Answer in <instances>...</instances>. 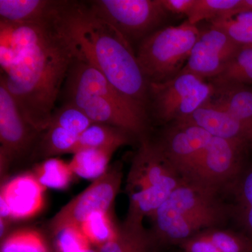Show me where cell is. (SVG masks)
<instances>
[{
    "instance_id": "30",
    "label": "cell",
    "mask_w": 252,
    "mask_h": 252,
    "mask_svg": "<svg viewBox=\"0 0 252 252\" xmlns=\"http://www.w3.org/2000/svg\"><path fill=\"white\" fill-rule=\"evenodd\" d=\"M210 25L224 32L238 45H252V28L238 22L233 17L212 21Z\"/></svg>"
},
{
    "instance_id": "10",
    "label": "cell",
    "mask_w": 252,
    "mask_h": 252,
    "mask_svg": "<svg viewBox=\"0 0 252 252\" xmlns=\"http://www.w3.org/2000/svg\"><path fill=\"white\" fill-rule=\"evenodd\" d=\"M185 182L172 167L158 143L141 141L127 175V193L153 187L175 190Z\"/></svg>"
},
{
    "instance_id": "24",
    "label": "cell",
    "mask_w": 252,
    "mask_h": 252,
    "mask_svg": "<svg viewBox=\"0 0 252 252\" xmlns=\"http://www.w3.org/2000/svg\"><path fill=\"white\" fill-rule=\"evenodd\" d=\"M34 175L46 189H67L74 174L69 163L57 158H49L36 167Z\"/></svg>"
},
{
    "instance_id": "31",
    "label": "cell",
    "mask_w": 252,
    "mask_h": 252,
    "mask_svg": "<svg viewBox=\"0 0 252 252\" xmlns=\"http://www.w3.org/2000/svg\"><path fill=\"white\" fill-rule=\"evenodd\" d=\"M180 246L185 252H220L202 232L181 243Z\"/></svg>"
},
{
    "instance_id": "5",
    "label": "cell",
    "mask_w": 252,
    "mask_h": 252,
    "mask_svg": "<svg viewBox=\"0 0 252 252\" xmlns=\"http://www.w3.org/2000/svg\"><path fill=\"white\" fill-rule=\"evenodd\" d=\"M200 33L196 25L186 21L144 38L136 56L149 84L163 82L177 76L185 67Z\"/></svg>"
},
{
    "instance_id": "22",
    "label": "cell",
    "mask_w": 252,
    "mask_h": 252,
    "mask_svg": "<svg viewBox=\"0 0 252 252\" xmlns=\"http://www.w3.org/2000/svg\"><path fill=\"white\" fill-rule=\"evenodd\" d=\"M244 11L243 0H195L187 18L189 23L210 22L230 18Z\"/></svg>"
},
{
    "instance_id": "23",
    "label": "cell",
    "mask_w": 252,
    "mask_h": 252,
    "mask_svg": "<svg viewBox=\"0 0 252 252\" xmlns=\"http://www.w3.org/2000/svg\"><path fill=\"white\" fill-rule=\"evenodd\" d=\"M209 81L213 84L252 85V45L240 46L224 70Z\"/></svg>"
},
{
    "instance_id": "4",
    "label": "cell",
    "mask_w": 252,
    "mask_h": 252,
    "mask_svg": "<svg viewBox=\"0 0 252 252\" xmlns=\"http://www.w3.org/2000/svg\"><path fill=\"white\" fill-rule=\"evenodd\" d=\"M67 102L81 109L94 123L141 135L147 127L146 111L132 102L96 68L75 60L65 83Z\"/></svg>"
},
{
    "instance_id": "21",
    "label": "cell",
    "mask_w": 252,
    "mask_h": 252,
    "mask_svg": "<svg viewBox=\"0 0 252 252\" xmlns=\"http://www.w3.org/2000/svg\"><path fill=\"white\" fill-rule=\"evenodd\" d=\"M116 151L112 149H83L74 154L69 166L74 175L81 178L97 180L108 170L109 161Z\"/></svg>"
},
{
    "instance_id": "32",
    "label": "cell",
    "mask_w": 252,
    "mask_h": 252,
    "mask_svg": "<svg viewBox=\"0 0 252 252\" xmlns=\"http://www.w3.org/2000/svg\"><path fill=\"white\" fill-rule=\"evenodd\" d=\"M167 13L185 14L187 16L193 8L195 0H160Z\"/></svg>"
},
{
    "instance_id": "8",
    "label": "cell",
    "mask_w": 252,
    "mask_h": 252,
    "mask_svg": "<svg viewBox=\"0 0 252 252\" xmlns=\"http://www.w3.org/2000/svg\"><path fill=\"white\" fill-rule=\"evenodd\" d=\"M122 178L121 162L109 166L103 175L94 180L55 215L50 223L51 233L70 225L80 228L93 213L109 212L120 190Z\"/></svg>"
},
{
    "instance_id": "14",
    "label": "cell",
    "mask_w": 252,
    "mask_h": 252,
    "mask_svg": "<svg viewBox=\"0 0 252 252\" xmlns=\"http://www.w3.org/2000/svg\"><path fill=\"white\" fill-rule=\"evenodd\" d=\"M46 189L34 174L26 173L1 187L0 195L9 205L11 220H27L42 210Z\"/></svg>"
},
{
    "instance_id": "13",
    "label": "cell",
    "mask_w": 252,
    "mask_h": 252,
    "mask_svg": "<svg viewBox=\"0 0 252 252\" xmlns=\"http://www.w3.org/2000/svg\"><path fill=\"white\" fill-rule=\"evenodd\" d=\"M39 133L26 120L12 94L0 81V159L1 170L27 153Z\"/></svg>"
},
{
    "instance_id": "6",
    "label": "cell",
    "mask_w": 252,
    "mask_h": 252,
    "mask_svg": "<svg viewBox=\"0 0 252 252\" xmlns=\"http://www.w3.org/2000/svg\"><path fill=\"white\" fill-rule=\"evenodd\" d=\"M215 87L191 73L180 72L161 83H150L149 94L156 115L165 123L181 122L210 101Z\"/></svg>"
},
{
    "instance_id": "17",
    "label": "cell",
    "mask_w": 252,
    "mask_h": 252,
    "mask_svg": "<svg viewBox=\"0 0 252 252\" xmlns=\"http://www.w3.org/2000/svg\"><path fill=\"white\" fill-rule=\"evenodd\" d=\"M213 86L215 92L209 102L226 111L252 129V88L240 84Z\"/></svg>"
},
{
    "instance_id": "34",
    "label": "cell",
    "mask_w": 252,
    "mask_h": 252,
    "mask_svg": "<svg viewBox=\"0 0 252 252\" xmlns=\"http://www.w3.org/2000/svg\"><path fill=\"white\" fill-rule=\"evenodd\" d=\"M243 3L244 11H252V0H243Z\"/></svg>"
},
{
    "instance_id": "26",
    "label": "cell",
    "mask_w": 252,
    "mask_h": 252,
    "mask_svg": "<svg viewBox=\"0 0 252 252\" xmlns=\"http://www.w3.org/2000/svg\"><path fill=\"white\" fill-rule=\"evenodd\" d=\"M1 252H50V248L37 230L21 229L5 237Z\"/></svg>"
},
{
    "instance_id": "7",
    "label": "cell",
    "mask_w": 252,
    "mask_h": 252,
    "mask_svg": "<svg viewBox=\"0 0 252 252\" xmlns=\"http://www.w3.org/2000/svg\"><path fill=\"white\" fill-rule=\"evenodd\" d=\"M89 8L130 42L153 32L168 14L160 0H97Z\"/></svg>"
},
{
    "instance_id": "16",
    "label": "cell",
    "mask_w": 252,
    "mask_h": 252,
    "mask_svg": "<svg viewBox=\"0 0 252 252\" xmlns=\"http://www.w3.org/2000/svg\"><path fill=\"white\" fill-rule=\"evenodd\" d=\"M65 1L0 0L2 21L16 23H41L59 16Z\"/></svg>"
},
{
    "instance_id": "1",
    "label": "cell",
    "mask_w": 252,
    "mask_h": 252,
    "mask_svg": "<svg viewBox=\"0 0 252 252\" xmlns=\"http://www.w3.org/2000/svg\"><path fill=\"white\" fill-rule=\"evenodd\" d=\"M58 18L41 23L0 21V81L26 120L39 132L49 127L74 59Z\"/></svg>"
},
{
    "instance_id": "11",
    "label": "cell",
    "mask_w": 252,
    "mask_h": 252,
    "mask_svg": "<svg viewBox=\"0 0 252 252\" xmlns=\"http://www.w3.org/2000/svg\"><path fill=\"white\" fill-rule=\"evenodd\" d=\"M212 138L200 127L176 122L164 132L158 144L176 171L189 182Z\"/></svg>"
},
{
    "instance_id": "28",
    "label": "cell",
    "mask_w": 252,
    "mask_h": 252,
    "mask_svg": "<svg viewBox=\"0 0 252 252\" xmlns=\"http://www.w3.org/2000/svg\"><path fill=\"white\" fill-rule=\"evenodd\" d=\"M201 232L220 252H252V240L244 233L223 228Z\"/></svg>"
},
{
    "instance_id": "9",
    "label": "cell",
    "mask_w": 252,
    "mask_h": 252,
    "mask_svg": "<svg viewBox=\"0 0 252 252\" xmlns=\"http://www.w3.org/2000/svg\"><path fill=\"white\" fill-rule=\"evenodd\" d=\"M248 146L212 137L189 182L225 191L243 170L244 154Z\"/></svg>"
},
{
    "instance_id": "27",
    "label": "cell",
    "mask_w": 252,
    "mask_h": 252,
    "mask_svg": "<svg viewBox=\"0 0 252 252\" xmlns=\"http://www.w3.org/2000/svg\"><path fill=\"white\" fill-rule=\"evenodd\" d=\"M45 132L41 141V150L44 157L49 158L61 154H73L80 135L54 125H50Z\"/></svg>"
},
{
    "instance_id": "25",
    "label": "cell",
    "mask_w": 252,
    "mask_h": 252,
    "mask_svg": "<svg viewBox=\"0 0 252 252\" xmlns=\"http://www.w3.org/2000/svg\"><path fill=\"white\" fill-rule=\"evenodd\" d=\"M80 228L91 245L99 250L114 239L119 227L114 224L109 212H97L88 217Z\"/></svg>"
},
{
    "instance_id": "19",
    "label": "cell",
    "mask_w": 252,
    "mask_h": 252,
    "mask_svg": "<svg viewBox=\"0 0 252 252\" xmlns=\"http://www.w3.org/2000/svg\"><path fill=\"white\" fill-rule=\"evenodd\" d=\"M155 242L142 222L126 220L114 239L99 249V252H153Z\"/></svg>"
},
{
    "instance_id": "18",
    "label": "cell",
    "mask_w": 252,
    "mask_h": 252,
    "mask_svg": "<svg viewBox=\"0 0 252 252\" xmlns=\"http://www.w3.org/2000/svg\"><path fill=\"white\" fill-rule=\"evenodd\" d=\"M233 195L230 203L232 219H235L243 233L252 240V165L244 167L225 192Z\"/></svg>"
},
{
    "instance_id": "35",
    "label": "cell",
    "mask_w": 252,
    "mask_h": 252,
    "mask_svg": "<svg viewBox=\"0 0 252 252\" xmlns=\"http://www.w3.org/2000/svg\"><path fill=\"white\" fill-rule=\"evenodd\" d=\"M82 252H99L98 249L95 250V249L91 248L89 249V250H86V251Z\"/></svg>"
},
{
    "instance_id": "3",
    "label": "cell",
    "mask_w": 252,
    "mask_h": 252,
    "mask_svg": "<svg viewBox=\"0 0 252 252\" xmlns=\"http://www.w3.org/2000/svg\"><path fill=\"white\" fill-rule=\"evenodd\" d=\"M156 242L178 245L210 228H223L232 219L221 192L185 182L150 217Z\"/></svg>"
},
{
    "instance_id": "33",
    "label": "cell",
    "mask_w": 252,
    "mask_h": 252,
    "mask_svg": "<svg viewBox=\"0 0 252 252\" xmlns=\"http://www.w3.org/2000/svg\"><path fill=\"white\" fill-rule=\"evenodd\" d=\"M8 227H9V220L0 218V237L1 240L5 238Z\"/></svg>"
},
{
    "instance_id": "15",
    "label": "cell",
    "mask_w": 252,
    "mask_h": 252,
    "mask_svg": "<svg viewBox=\"0 0 252 252\" xmlns=\"http://www.w3.org/2000/svg\"><path fill=\"white\" fill-rule=\"evenodd\" d=\"M178 122L200 127L212 137L234 141L247 146L252 143V129L210 102L197 109L190 117Z\"/></svg>"
},
{
    "instance_id": "29",
    "label": "cell",
    "mask_w": 252,
    "mask_h": 252,
    "mask_svg": "<svg viewBox=\"0 0 252 252\" xmlns=\"http://www.w3.org/2000/svg\"><path fill=\"white\" fill-rule=\"evenodd\" d=\"M94 124L81 109L71 102H66L53 113L49 126H59L72 133L81 135Z\"/></svg>"
},
{
    "instance_id": "2",
    "label": "cell",
    "mask_w": 252,
    "mask_h": 252,
    "mask_svg": "<svg viewBox=\"0 0 252 252\" xmlns=\"http://www.w3.org/2000/svg\"><path fill=\"white\" fill-rule=\"evenodd\" d=\"M58 25L74 59L96 68L118 91L146 111L149 83L130 41L81 3L65 1Z\"/></svg>"
},
{
    "instance_id": "20",
    "label": "cell",
    "mask_w": 252,
    "mask_h": 252,
    "mask_svg": "<svg viewBox=\"0 0 252 252\" xmlns=\"http://www.w3.org/2000/svg\"><path fill=\"white\" fill-rule=\"evenodd\" d=\"M132 135L128 132L107 124L94 123L79 137L73 154L83 149H112L119 147L130 142Z\"/></svg>"
},
{
    "instance_id": "12",
    "label": "cell",
    "mask_w": 252,
    "mask_h": 252,
    "mask_svg": "<svg viewBox=\"0 0 252 252\" xmlns=\"http://www.w3.org/2000/svg\"><path fill=\"white\" fill-rule=\"evenodd\" d=\"M220 28L211 26L201 31L185 67L181 72L191 73L205 80L220 75L240 48Z\"/></svg>"
}]
</instances>
